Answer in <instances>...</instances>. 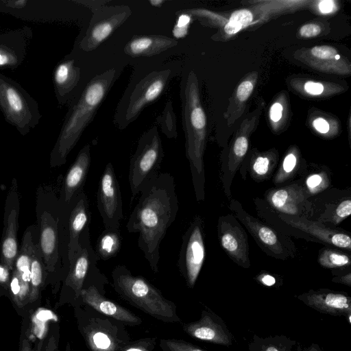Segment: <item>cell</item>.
<instances>
[{"label":"cell","mask_w":351,"mask_h":351,"mask_svg":"<svg viewBox=\"0 0 351 351\" xmlns=\"http://www.w3.org/2000/svg\"><path fill=\"white\" fill-rule=\"evenodd\" d=\"M217 234L220 244L228 256L239 266L248 268L250 262L247 236L234 216L219 217Z\"/></svg>","instance_id":"obj_16"},{"label":"cell","mask_w":351,"mask_h":351,"mask_svg":"<svg viewBox=\"0 0 351 351\" xmlns=\"http://www.w3.org/2000/svg\"><path fill=\"white\" fill-rule=\"evenodd\" d=\"M321 32L320 27L315 24H306L300 29V34L302 37L311 38L318 35Z\"/></svg>","instance_id":"obj_45"},{"label":"cell","mask_w":351,"mask_h":351,"mask_svg":"<svg viewBox=\"0 0 351 351\" xmlns=\"http://www.w3.org/2000/svg\"><path fill=\"white\" fill-rule=\"evenodd\" d=\"M282 107L279 103H275L270 108V118L272 121L276 122L279 121L282 117Z\"/></svg>","instance_id":"obj_48"},{"label":"cell","mask_w":351,"mask_h":351,"mask_svg":"<svg viewBox=\"0 0 351 351\" xmlns=\"http://www.w3.org/2000/svg\"><path fill=\"white\" fill-rule=\"evenodd\" d=\"M45 340L40 339L36 346H33L28 337L21 338L19 351H41Z\"/></svg>","instance_id":"obj_44"},{"label":"cell","mask_w":351,"mask_h":351,"mask_svg":"<svg viewBox=\"0 0 351 351\" xmlns=\"http://www.w3.org/2000/svg\"><path fill=\"white\" fill-rule=\"evenodd\" d=\"M303 189L296 186H289L271 191L267 199L269 203L282 213L297 215L296 208L304 199Z\"/></svg>","instance_id":"obj_23"},{"label":"cell","mask_w":351,"mask_h":351,"mask_svg":"<svg viewBox=\"0 0 351 351\" xmlns=\"http://www.w3.org/2000/svg\"><path fill=\"white\" fill-rule=\"evenodd\" d=\"M312 54L320 59H332L337 54L333 47L329 46H316L311 49Z\"/></svg>","instance_id":"obj_41"},{"label":"cell","mask_w":351,"mask_h":351,"mask_svg":"<svg viewBox=\"0 0 351 351\" xmlns=\"http://www.w3.org/2000/svg\"><path fill=\"white\" fill-rule=\"evenodd\" d=\"M318 263L324 267L337 269L350 266V259L348 254L331 248L320 250Z\"/></svg>","instance_id":"obj_29"},{"label":"cell","mask_w":351,"mask_h":351,"mask_svg":"<svg viewBox=\"0 0 351 351\" xmlns=\"http://www.w3.org/2000/svg\"><path fill=\"white\" fill-rule=\"evenodd\" d=\"M148 2L152 6L160 8L165 3H166V1H165V0H149Z\"/></svg>","instance_id":"obj_55"},{"label":"cell","mask_w":351,"mask_h":351,"mask_svg":"<svg viewBox=\"0 0 351 351\" xmlns=\"http://www.w3.org/2000/svg\"><path fill=\"white\" fill-rule=\"evenodd\" d=\"M121 243L119 228H104L97 238L95 251L99 260L108 261L117 255Z\"/></svg>","instance_id":"obj_25"},{"label":"cell","mask_w":351,"mask_h":351,"mask_svg":"<svg viewBox=\"0 0 351 351\" xmlns=\"http://www.w3.org/2000/svg\"><path fill=\"white\" fill-rule=\"evenodd\" d=\"M9 287L15 303L19 307L23 306L29 300V283L24 282L17 273L12 269Z\"/></svg>","instance_id":"obj_31"},{"label":"cell","mask_w":351,"mask_h":351,"mask_svg":"<svg viewBox=\"0 0 351 351\" xmlns=\"http://www.w3.org/2000/svg\"><path fill=\"white\" fill-rule=\"evenodd\" d=\"M171 69L153 71L136 82H131L118 104L114 122L124 129L140 115L143 109L162 94L171 78Z\"/></svg>","instance_id":"obj_8"},{"label":"cell","mask_w":351,"mask_h":351,"mask_svg":"<svg viewBox=\"0 0 351 351\" xmlns=\"http://www.w3.org/2000/svg\"><path fill=\"white\" fill-rule=\"evenodd\" d=\"M19 197L17 179L11 182L5 202L3 229L0 243V263L12 271L18 254Z\"/></svg>","instance_id":"obj_13"},{"label":"cell","mask_w":351,"mask_h":351,"mask_svg":"<svg viewBox=\"0 0 351 351\" xmlns=\"http://www.w3.org/2000/svg\"><path fill=\"white\" fill-rule=\"evenodd\" d=\"M47 271L44 263L38 243L34 245L33 256L30 265L29 295L28 302H35L40 295L42 287L45 283Z\"/></svg>","instance_id":"obj_26"},{"label":"cell","mask_w":351,"mask_h":351,"mask_svg":"<svg viewBox=\"0 0 351 351\" xmlns=\"http://www.w3.org/2000/svg\"><path fill=\"white\" fill-rule=\"evenodd\" d=\"M12 271L0 263V284L9 287Z\"/></svg>","instance_id":"obj_47"},{"label":"cell","mask_w":351,"mask_h":351,"mask_svg":"<svg viewBox=\"0 0 351 351\" xmlns=\"http://www.w3.org/2000/svg\"><path fill=\"white\" fill-rule=\"evenodd\" d=\"M253 19L252 14L247 10H240L234 12L226 25L224 30L228 34H234L242 27L247 25Z\"/></svg>","instance_id":"obj_32"},{"label":"cell","mask_w":351,"mask_h":351,"mask_svg":"<svg viewBox=\"0 0 351 351\" xmlns=\"http://www.w3.org/2000/svg\"><path fill=\"white\" fill-rule=\"evenodd\" d=\"M116 78L117 71L110 69L95 75L84 87L73 106L51 152L49 160L51 167H58L66 163L67 156L95 117Z\"/></svg>","instance_id":"obj_3"},{"label":"cell","mask_w":351,"mask_h":351,"mask_svg":"<svg viewBox=\"0 0 351 351\" xmlns=\"http://www.w3.org/2000/svg\"><path fill=\"white\" fill-rule=\"evenodd\" d=\"M178 45L175 38L164 35L133 36L125 45L123 51L133 57H149L158 55Z\"/></svg>","instance_id":"obj_22"},{"label":"cell","mask_w":351,"mask_h":351,"mask_svg":"<svg viewBox=\"0 0 351 351\" xmlns=\"http://www.w3.org/2000/svg\"><path fill=\"white\" fill-rule=\"evenodd\" d=\"M162 351H208L181 339L163 338L159 340Z\"/></svg>","instance_id":"obj_33"},{"label":"cell","mask_w":351,"mask_h":351,"mask_svg":"<svg viewBox=\"0 0 351 351\" xmlns=\"http://www.w3.org/2000/svg\"><path fill=\"white\" fill-rule=\"evenodd\" d=\"M158 338H141L128 341L120 351H156Z\"/></svg>","instance_id":"obj_34"},{"label":"cell","mask_w":351,"mask_h":351,"mask_svg":"<svg viewBox=\"0 0 351 351\" xmlns=\"http://www.w3.org/2000/svg\"><path fill=\"white\" fill-rule=\"evenodd\" d=\"M105 286L92 284L81 292V304H86L106 317L128 326L142 324L143 319L135 313L105 296Z\"/></svg>","instance_id":"obj_17"},{"label":"cell","mask_w":351,"mask_h":351,"mask_svg":"<svg viewBox=\"0 0 351 351\" xmlns=\"http://www.w3.org/2000/svg\"><path fill=\"white\" fill-rule=\"evenodd\" d=\"M161 125L162 132L169 138H176L177 132L176 127L175 116L171 108L169 109L167 105L162 114Z\"/></svg>","instance_id":"obj_37"},{"label":"cell","mask_w":351,"mask_h":351,"mask_svg":"<svg viewBox=\"0 0 351 351\" xmlns=\"http://www.w3.org/2000/svg\"><path fill=\"white\" fill-rule=\"evenodd\" d=\"M140 195L126 229L138 233V246L152 271L158 273L160 243L179 210L173 177L159 172L143 186Z\"/></svg>","instance_id":"obj_1"},{"label":"cell","mask_w":351,"mask_h":351,"mask_svg":"<svg viewBox=\"0 0 351 351\" xmlns=\"http://www.w3.org/2000/svg\"><path fill=\"white\" fill-rule=\"evenodd\" d=\"M69 205L62 204L53 186L40 185L36 191L38 245L47 274L66 276L68 258Z\"/></svg>","instance_id":"obj_2"},{"label":"cell","mask_w":351,"mask_h":351,"mask_svg":"<svg viewBox=\"0 0 351 351\" xmlns=\"http://www.w3.org/2000/svg\"><path fill=\"white\" fill-rule=\"evenodd\" d=\"M297 165V158L295 154H288L284 158L281 169L278 171L274 181L276 183H281L287 180L295 172Z\"/></svg>","instance_id":"obj_36"},{"label":"cell","mask_w":351,"mask_h":351,"mask_svg":"<svg viewBox=\"0 0 351 351\" xmlns=\"http://www.w3.org/2000/svg\"><path fill=\"white\" fill-rule=\"evenodd\" d=\"M296 298L319 313L333 316H344L351 323V298L346 292L328 289H311Z\"/></svg>","instance_id":"obj_18"},{"label":"cell","mask_w":351,"mask_h":351,"mask_svg":"<svg viewBox=\"0 0 351 351\" xmlns=\"http://www.w3.org/2000/svg\"><path fill=\"white\" fill-rule=\"evenodd\" d=\"M97 207L105 228H119L123 218V201L119 181L110 162L106 164L99 180Z\"/></svg>","instance_id":"obj_12"},{"label":"cell","mask_w":351,"mask_h":351,"mask_svg":"<svg viewBox=\"0 0 351 351\" xmlns=\"http://www.w3.org/2000/svg\"><path fill=\"white\" fill-rule=\"evenodd\" d=\"M302 351H322V349L318 344L311 343L308 347L304 348Z\"/></svg>","instance_id":"obj_54"},{"label":"cell","mask_w":351,"mask_h":351,"mask_svg":"<svg viewBox=\"0 0 351 351\" xmlns=\"http://www.w3.org/2000/svg\"><path fill=\"white\" fill-rule=\"evenodd\" d=\"M181 325L183 331L195 339L226 347L232 345L234 337L226 323L208 308L202 311L198 320Z\"/></svg>","instance_id":"obj_15"},{"label":"cell","mask_w":351,"mask_h":351,"mask_svg":"<svg viewBox=\"0 0 351 351\" xmlns=\"http://www.w3.org/2000/svg\"><path fill=\"white\" fill-rule=\"evenodd\" d=\"M229 208L268 255L282 260L291 255V252L278 234L272 228L246 213L237 200L232 199Z\"/></svg>","instance_id":"obj_14"},{"label":"cell","mask_w":351,"mask_h":351,"mask_svg":"<svg viewBox=\"0 0 351 351\" xmlns=\"http://www.w3.org/2000/svg\"><path fill=\"white\" fill-rule=\"evenodd\" d=\"M1 98L8 112L12 115H21L25 110V104L21 95L12 86H4L0 91Z\"/></svg>","instance_id":"obj_30"},{"label":"cell","mask_w":351,"mask_h":351,"mask_svg":"<svg viewBox=\"0 0 351 351\" xmlns=\"http://www.w3.org/2000/svg\"><path fill=\"white\" fill-rule=\"evenodd\" d=\"M100 261L90 241V225L82 232L79 247L69 262V270L62 285V300L73 306L81 304V292L92 284L105 286L108 283L106 276L97 267Z\"/></svg>","instance_id":"obj_7"},{"label":"cell","mask_w":351,"mask_h":351,"mask_svg":"<svg viewBox=\"0 0 351 351\" xmlns=\"http://www.w3.org/2000/svg\"><path fill=\"white\" fill-rule=\"evenodd\" d=\"M112 287L131 306L164 323H181L176 304L142 276L133 275L124 265L112 270Z\"/></svg>","instance_id":"obj_4"},{"label":"cell","mask_w":351,"mask_h":351,"mask_svg":"<svg viewBox=\"0 0 351 351\" xmlns=\"http://www.w3.org/2000/svg\"><path fill=\"white\" fill-rule=\"evenodd\" d=\"M270 160L267 156H258L252 165L251 175L256 180H265L271 172Z\"/></svg>","instance_id":"obj_35"},{"label":"cell","mask_w":351,"mask_h":351,"mask_svg":"<svg viewBox=\"0 0 351 351\" xmlns=\"http://www.w3.org/2000/svg\"><path fill=\"white\" fill-rule=\"evenodd\" d=\"M34 228L35 226H32L25 230L13 268L19 276L27 283L30 282V265L36 244L34 238Z\"/></svg>","instance_id":"obj_24"},{"label":"cell","mask_w":351,"mask_h":351,"mask_svg":"<svg viewBox=\"0 0 351 351\" xmlns=\"http://www.w3.org/2000/svg\"><path fill=\"white\" fill-rule=\"evenodd\" d=\"M257 277L258 281L265 286L271 287L276 283V278L271 275L263 274Z\"/></svg>","instance_id":"obj_51"},{"label":"cell","mask_w":351,"mask_h":351,"mask_svg":"<svg viewBox=\"0 0 351 351\" xmlns=\"http://www.w3.org/2000/svg\"><path fill=\"white\" fill-rule=\"evenodd\" d=\"M91 213L89 202L84 191L69 204L68 216V258L71 261L79 247L80 237L85 229L90 225Z\"/></svg>","instance_id":"obj_21"},{"label":"cell","mask_w":351,"mask_h":351,"mask_svg":"<svg viewBox=\"0 0 351 351\" xmlns=\"http://www.w3.org/2000/svg\"><path fill=\"white\" fill-rule=\"evenodd\" d=\"M279 217L287 224L311 235L326 244L349 251L351 250V239L344 232L328 228L320 222L311 221L304 217L280 213Z\"/></svg>","instance_id":"obj_20"},{"label":"cell","mask_w":351,"mask_h":351,"mask_svg":"<svg viewBox=\"0 0 351 351\" xmlns=\"http://www.w3.org/2000/svg\"><path fill=\"white\" fill-rule=\"evenodd\" d=\"M128 5H105L93 12L88 28L80 42L85 51L97 49L107 40L131 16Z\"/></svg>","instance_id":"obj_11"},{"label":"cell","mask_w":351,"mask_h":351,"mask_svg":"<svg viewBox=\"0 0 351 351\" xmlns=\"http://www.w3.org/2000/svg\"><path fill=\"white\" fill-rule=\"evenodd\" d=\"M197 87L189 75L182 97V117L186 135V156L197 202L205 199V171L203 163L204 130L206 117L199 106Z\"/></svg>","instance_id":"obj_5"},{"label":"cell","mask_w":351,"mask_h":351,"mask_svg":"<svg viewBox=\"0 0 351 351\" xmlns=\"http://www.w3.org/2000/svg\"><path fill=\"white\" fill-rule=\"evenodd\" d=\"M164 158V150L158 126L153 125L139 138L135 152L131 157L128 180L133 199L143 186L156 174Z\"/></svg>","instance_id":"obj_9"},{"label":"cell","mask_w":351,"mask_h":351,"mask_svg":"<svg viewBox=\"0 0 351 351\" xmlns=\"http://www.w3.org/2000/svg\"><path fill=\"white\" fill-rule=\"evenodd\" d=\"M319 8L322 13L331 12L334 9V1L331 0H324L319 2Z\"/></svg>","instance_id":"obj_52"},{"label":"cell","mask_w":351,"mask_h":351,"mask_svg":"<svg viewBox=\"0 0 351 351\" xmlns=\"http://www.w3.org/2000/svg\"><path fill=\"white\" fill-rule=\"evenodd\" d=\"M314 128L321 133H326L329 130V124L323 118H317L313 121Z\"/></svg>","instance_id":"obj_50"},{"label":"cell","mask_w":351,"mask_h":351,"mask_svg":"<svg viewBox=\"0 0 351 351\" xmlns=\"http://www.w3.org/2000/svg\"><path fill=\"white\" fill-rule=\"evenodd\" d=\"M305 90L311 95H319L324 91V86L318 82H308L304 84Z\"/></svg>","instance_id":"obj_46"},{"label":"cell","mask_w":351,"mask_h":351,"mask_svg":"<svg viewBox=\"0 0 351 351\" xmlns=\"http://www.w3.org/2000/svg\"><path fill=\"white\" fill-rule=\"evenodd\" d=\"M205 257L204 220L201 216L196 215L182 235L177 263L178 270L189 288L195 287Z\"/></svg>","instance_id":"obj_10"},{"label":"cell","mask_w":351,"mask_h":351,"mask_svg":"<svg viewBox=\"0 0 351 351\" xmlns=\"http://www.w3.org/2000/svg\"><path fill=\"white\" fill-rule=\"evenodd\" d=\"M306 186L309 193L315 194L326 189L328 181L323 173H313L306 178Z\"/></svg>","instance_id":"obj_38"},{"label":"cell","mask_w":351,"mask_h":351,"mask_svg":"<svg viewBox=\"0 0 351 351\" xmlns=\"http://www.w3.org/2000/svg\"><path fill=\"white\" fill-rule=\"evenodd\" d=\"M108 2V1H102V0L77 1V3L83 4L84 6H86L88 8L91 9L92 12L95 11V10H97L101 7L105 6V5Z\"/></svg>","instance_id":"obj_49"},{"label":"cell","mask_w":351,"mask_h":351,"mask_svg":"<svg viewBox=\"0 0 351 351\" xmlns=\"http://www.w3.org/2000/svg\"><path fill=\"white\" fill-rule=\"evenodd\" d=\"M191 21V16L186 13L180 14L172 30L176 38H181L186 36Z\"/></svg>","instance_id":"obj_39"},{"label":"cell","mask_w":351,"mask_h":351,"mask_svg":"<svg viewBox=\"0 0 351 351\" xmlns=\"http://www.w3.org/2000/svg\"><path fill=\"white\" fill-rule=\"evenodd\" d=\"M339 58H340V56H339L338 54H337V55L335 56V58L336 60L339 59Z\"/></svg>","instance_id":"obj_59"},{"label":"cell","mask_w":351,"mask_h":351,"mask_svg":"<svg viewBox=\"0 0 351 351\" xmlns=\"http://www.w3.org/2000/svg\"><path fill=\"white\" fill-rule=\"evenodd\" d=\"M296 341L285 335L261 337L254 335L248 345L249 351H292Z\"/></svg>","instance_id":"obj_27"},{"label":"cell","mask_w":351,"mask_h":351,"mask_svg":"<svg viewBox=\"0 0 351 351\" xmlns=\"http://www.w3.org/2000/svg\"><path fill=\"white\" fill-rule=\"evenodd\" d=\"M91 146L85 145L68 169L59 193L60 202L69 206L84 191L91 161Z\"/></svg>","instance_id":"obj_19"},{"label":"cell","mask_w":351,"mask_h":351,"mask_svg":"<svg viewBox=\"0 0 351 351\" xmlns=\"http://www.w3.org/2000/svg\"><path fill=\"white\" fill-rule=\"evenodd\" d=\"M351 214V200L346 199L340 202L335 208L332 216L333 223H339Z\"/></svg>","instance_id":"obj_40"},{"label":"cell","mask_w":351,"mask_h":351,"mask_svg":"<svg viewBox=\"0 0 351 351\" xmlns=\"http://www.w3.org/2000/svg\"><path fill=\"white\" fill-rule=\"evenodd\" d=\"M10 3H13V5H12L13 7L21 8L22 6L25 5V4L27 3V1L22 0V1H11Z\"/></svg>","instance_id":"obj_57"},{"label":"cell","mask_w":351,"mask_h":351,"mask_svg":"<svg viewBox=\"0 0 351 351\" xmlns=\"http://www.w3.org/2000/svg\"><path fill=\"white\" fill-rule=\"evenodd\" d=\"M58 341H59V327L56 324L53 326V328L49 336L45 351H59L58 350Z\"/></svg>","instance_id":"obj_42"},{"label":"cell","mask_w":351,"mask_h":351,"mask_svg":"<svg viewBox=\"0 0 351 351\" xmlns=\"http://www.w3.org/2000/svg\"><path fill=\"white\" fill-rule=\"evenodd\" d=\"M9 58L5 53L0 51V66L5 65L8 63Z\"/></svg>","instance_id":"obj_56"},{"label":"cell","mask_w":351,"mask_h":351,"mask_svg":"<svg viewBox=\"0 0 351 351\" xmlns=\"http://www.w3.org/2000/svg\"><path fill=\"white\" fill-rule=\"evenodd\" d=\"M64 351H72V349H71L69 342L66 343Z\"/></svg>","instance_id":"obj_58"},{"label":"cell","mask_w":351,"mask_h":351,"mask_svg":"<svg viewBox=\"0 0 351 351\" xmlns=\"http://www.w3.org/2000/svg\"><path fill=\"white\" fill-rule=\"evenodd\" d=\"M77 329L88 351H120L131 339L125 325L86 304L74 307Z\"/></svg>","instance_id":"obj_6"},{"label":"cell","mask_w":351,"mask_h":351,"mask_svg":"<svg viewBox=\"0 0 351 351\" xmlns=\"http://www.w3.org/2000/svg\"><path fill=\"white\" fill-rule=\"evenodd\" d=\"M332 282L343 284L349 287L351 286V274L348 272L344 276H339L334 277L332 280Z\"/></svg>","instance_id":"obj_53"},{"label":"cell","mask_w":351,"mask_h":351,"mask_svg":"<svg viewBox=\"0 0 351 351\" xmlns=\"http://www.w3.org/2000/svg\"><path fill=\"white\" fill-rule=\"evenodd\" d=\"M80 77V69L75 66L73 60L61 63L54 73V80L58 87L64 93L72 90Z\"/></svg>","instance_id":"obj_28"},{"label":"cell","mask_w":351,"mask_h":351,"mask_svg":"<svg viewBox=\"0 0 351 351\" xmlns=\"http://www.w3.org/2000/svg\"><path fill=\"white\" fill-rule=\"evenodd\" d=\"M253 89L252 84L249 81L242 82L238 87L237 96L238 99L244 101L248 99Z\"/></svg>","instance_id":"obj_43"}]
</instances>
